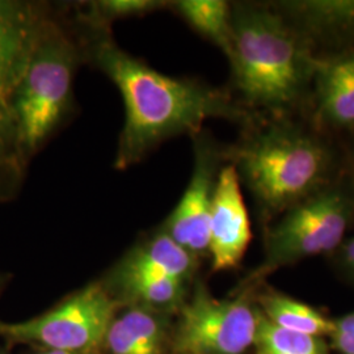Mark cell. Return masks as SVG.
Segmentation results:
<instances>
[{
  "instance_id": "cell-1",
  "label": "cell",
  "mask_w": 354,
  "mask_h": 354,
  "mask_svg": "<svg viewBox=\"0 0 354 354\" xmlns=\"http://www.w3.org/2000/svg\"><path fill=\"white\" fill-rule=\"evenodd\" d=\"M75 23L86 64L99 68L118 88L125 104V124L114 159L115 169L140 163L165 140L183 134L196 136L210 118H225L250 127L251 111L227 91L196 79L172 77L153 70L121 49L111 29Z\"/></svg>"
},
{
  "instance_id": "cell-2",
  "label": "cell",
  "mask_w": 354,
  "mask_h": 354,
  "mask_svg": "<svg viewBox=\"0 0 354 354\" xmlns=\"http://www.w3.org/2000/svg\"><path fill=\"white\" fill-rule=\"evenodd\" d=\"M232 87L244 108L281 114L302 102L319 61L306 38L273 4L234 3Z\"/></svg>"
},
{
  "instance_id": "cell-3",
  "label": "cell",
  "mask_w": 354,
  "mask_h": 354,
  "mask_svg": "<svg viewBox=\"0 0 354 354\" xmlns=\"http://www.w3.org/2000/svg\"><path fill=\"white\" fill-rule=\"evenodd\" d=\"M248 127L241 142L223 149L266 219L283 214L328 187L332 152L317 136L290 124Z\"/></svg>"
},
{
  "instance_id": "cell-4",
  "label": "cell",
  "mask_w": 354,
  "mask_h": 354,
  "mask_svg": "<svg viewBox=\"0 0 354 354\" xmlns=\"http://www.w3.org/2000/svg\"><path fill=\"white\" fill-rule=\"evenodd\" d=\"M83 64L84 49L73 17L53 7L19 91L17 109L30 159L73 112L74 77Z\"/></svg>"
},
{
  "instance_id": "cell-5",
  "label": "cell",
  "mask_w": 354,
  "mask_h": 354,
  "mask_svg": "<svg viewBox=\"0 0 354 354\" xmlns=\"http://www.w3.org/2000/svg\"><path fill=\"white\" fill-rule=\"evenodd\" d=\"M53 6L0 0V205L17 197L30 158L17 109L19 91Z\"/></svg>"
},
{
  "instance_id": "cell-6",
  "label": "cell",
  "mask_w": 354,
  "mask_h": 354,
  "mask_svg": "<svg viewBox=\"0 0 354 354\" xmlns=\"http://www.w3.org/2000/svg\"><path fill=\"white\" fill-rule=\"evenodd\" d=\"M353 210V196L332 185L289 209L268 230L266 259L251 281L307 257L336 250L342 244Z\"/></svg>"
},
{
  "instance_id": "cell-7",
  "label": "cell",
  "mask_w": 354,
  "mask_h": 354,
  "mask_svg": "<svg viewBox=\"0 0 354 354\" xmlns=\"http://www.w3.org/2000/svg\"><path fill=\"white\" fill-rule=\"evenodd\" d=\"M120 302L102 283L95 282L44 315L1 323L0 335L10 342L38 344L45 349L93 354L104 345Z\"/></svg>"
},
{
  "instance_id": "cell-8",
  "label": "cell",
  "mask_w": 354,
  "mask_h": 354,
  "mask_svg": "<svg viewBox=\"0 0 354 354\" xmlns=\"http://www.w3.org/2000/svg\"><path fill=\"white\" fill-rule=\"evenodd\" d=\"M257 308L248 298L215 299L198 285L174 337L176 354H243L254 344Z\"/></svg>"
},
{
  "instance_id": "cell-9",
  "label": "cell",
  "mask_w": 354,
  "mask_h": 354,
  "mask_svg": "<svg viewBox=\"0 0 354 354\" xmlns=\"http://www.w3.org/2000/svg\"><path fill=\"white\" fill-rule=\"evenodd\" d=\"M192 138L194 142L193 174L163 230L177 244L198 257L209 252V225L215 185L222 163L226 162L223 149L207 134L201 131Z\"/></svg>"
},
{
  "instance_id": "cell-10",
  "label": "cell",
  "mask_w": 354,
  "mask_h": 354,
  "mask_svg": "<svg viewBox=\"0 0 354 354\" xmlns=\"http://www.w3.org/2000/svg\"><path fill=\"white\" fill-rule=\"evenodd\" d=\"M252 238L248 210L235 168L219 171L209 225V253L214 272L230 270L241 264Z\"/></svg>"
},
{
  "instance_id": "cell-11",
  "label": "cell",
  "mask_w": 354,
  "mask_h": 354,
  "mask_svg": "<svg viewBox=\"0 0 354 354\" xmlns=\"http://www.w3.org/2000/svg\"><path fill=\"white\" fill-rule=\"evenodd\" d=\"M273 6L313 49L354 44V0H292Z\"/></svg>"
},
{
  "instance_id": "cell-12",
  "label": "cell",
  "mask_w": 354,
  "mask_h": 354,
  "mask_svg": "<svg viewBox=\"0 0 354 354\" xmlns=\"http://www.w3.org/2000/svg\"><path fill=\"white\" fill-rule=\"evenodd\" d=\"M314 84L322 117L333 127H354V50L320 59Z\"/></svg>"
},
{
  "instance_id": "cell-13",
  "label": "cell",
  "mask_w": 354,
  "mask_h": 354,
  "mask_svg": "<svg viewBox=\"0 0 354 354\" xmlns=\"http://www.w3.org/2000/svg\"><path fill=\"white\" fill-rule=\"evenodd\" d=\"M104 346L108 354H168L162 317L153 310L134 306L114 317Z\"/></svg>"
},
{
  "instance_id": "cell-14",
  "label": "cell",
  "mask_w": 354,
  "mask_h": 354,
  "mask_svg": "<svg viewBox=\"0 0 354 354\" xmlns=\"http://www.w3.org/2000/svg\"><path fill=\"white\" fill-rule=\"evenodd\" d=\"M197 268V257L177 244L165 230L136 247L117 269L134 273L163 274L188 282Z\"/></svg>"
},
{
  "instance_id": "cell-15",
  "label": "cell",
  "mask_w": 354,
  "mask_h": 354,
  "mask_svg": "<svg viewBox=\"0 0 354 354\" xmlns=\"http://www.w3.org/2000/svg\"><path fill=\"white\" fill-rule=\"evenodd\" d=\"M111 282L127 299L153 311L181 307L188 283L163 274L134 273L117 268L114 269Z\"/></svg>"
},
{
  "instance_id": "cell-16",
  "label": "cell",
  "mask_w": 354,
  "mask_h": 354,
  "mask_svg": "<svg viewBox=\"0 0 354 354\" xmlns=\"http://www.w3.org/2000/svg\"><path fill=\"white\" fill-rule=\"evenodd\" d=\"M168 8L227 55L232 33V3L225 0H177L168 1Z\"/></svg>"
},
{
  "instance_id": "cell-17",
  "label": "cell",
  "mask_w": 354,
  "mask_h": 354,
  "mask_svg": "<svg viewBox=\"0 0 354 354\" xmlns=\"http://www.w3.org/2000/svg\"><path fill=\"white\" fill-rule=\"evenodd\" d=\"M260 311L281 328L311 336H330L335 322L314 307L277 291H266L259 297Z\"/></svg>"
},
{
  "instance_id": "cell-18",
  "label": "cell",
  "mask_w": 354,
  "mask_h": 354,
  "mask_svg": "<svg viewBox=\"0 0 354 354\" xmlns=\"http://www.w3.org/2000/svg\"><path fill=\"white\" fill-rule=\"evenodd\" d=\"M168 8V1L162 0H95L76 6L73 17L89 28L111 29L114 21L140 17Z\"/></svg>"
},
{
  "instance_id": "cell-19",
  "label": "cell",
  "mask_w": 354,
  "mask_h": 354,
  "mask_svg": "<svg viewBox=\"0 0 354 354\" xmlns=\"http://www.w3.org/2000/svg\"><path fill=\"white\" fill-rule=\"evenodd\" d=\"M253 345L257 354H328L322 337L281 328L259 308Z\"/></svg>"
},
{
  "instance_id": "cell-20",
  "label": "cell",
  "mask_w": 354,
  "mask_h": 354,
  "mask_svg": "<svg viewBox=\"0 0 354 354\" xmlns=\"http://www.w3.org/2000/svg\"><path fill=\"white\" fill-rule=\"evenodd\" d=\"M333 348L340 354H354V336L330 335Z\"/></svg>"
},
{
  "instance_id": "cell-21",
  "label": "cell",
  "mask_w": 354,
  "mask_h": 354,
  "mask_svg": "<svg viewBox=\"0 0 354 354\" xmlns=\"http://www.w3.org/2000/svg\"><path fill=\"white\" fill-rule=\"evenodd\" d=\"M335 322V330L332 335H345V336H354V313H351L345 317H340Z\"/></svg>"
},
{
  "instance_id": "cell-22",
  "label": "cell",
  "mask_w": 354,
  "mask_h": 354,
  "mask_svg": "<svg viewBox=\"0 0 354 354\" xmlns=\"http://www.w3.org/2000/svg\"><path fill=\"white\" fill-rule=\"evenodd\" d=\"M342 264L354 277V238L342 244Z\"/></svg>"
},
{
  "instance_id": "cell-23",
  "label": "cell",
  "mask_w": 354,
  "mask_h": 354,
  "mask_svg": "<svg viewBox=\"0 0 354 354\" xmlns=\"http://www.w3.org/2000/svg\"><path fill=\"white\" fill-rule=\"evenodd\" d=\"M4 283V277L3 276H0V288H1V285Z\"/></svg>"
},
{
  "instance_id": "cell-24",
  "label": "cell",
  "mask_w": 354,
  "mask_h": 354,
  "mask_svg": "<svg viewBox=\"0 0 354 354\" xmlns=\"http://www.w3.org/2000/svg\"><path fill=\"white\" fill-rule=\"evenodd\" d=\"M352 196H353V200H354V193H353V194H352Z\"/></svg>"
},
{
  "instance_id": "cell-25",
  "label": "cell",
  "mask_w": 354,
  "mask_h": 354,
  "mask_svg": "<svg viewBox=\"0 0 354 354\" xmlns=\"http://www.w3.org/2000/svg\"><path fill=\"white\" fill-rule=\"evenodd\" d=\"M39 354H44V353H39Z\"/></svg>"
}]
</instances>
